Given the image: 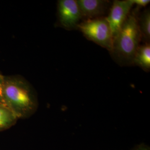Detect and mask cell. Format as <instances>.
I'll return each instance as SVG.
<instances>
[{"instance_id": "obj_1", "label": "cell", "mask_w": 150, "mask_h": 150, "mask_svg": "<svg viewBox=\"0 0 150 150\" xmlns=\"http://www.w3.org/2000/svg\"><path fill=\"white\" fill-rule=\"evenodd\" d=\"M4 96L6 106L18 119L28 118L38 110L36 92L20 75L5 76Z\"/></svg>"}, {"instance_id": "obj_2", "label": "cell", "mask_w": 150, "mask_h": 150, "mask_svg": "<svg viewBox=\"0 0 150 150\" xmlns=\"http://www.w3.org/2000/svg\"><path fill=\"white\" fill-rule=\"evenodd\" d=\"M141 36L139 24L134 15H129L113 42V50L118 57L132 61L139 47Z\"/></svg>"}, {"instance_id": "obj_3", "label": "cell", "mask_w": 150, "mask_h": 150, "mask_svg": "<svg viewBox=\"0 0 150 150\" xmlns=\"http://www.w3.org/2000/svg\"><path fill=\"white\" fill-rule=\"evenodd\" d=\"M77 27L85 37L113 52V38L106 18H96L83 22Z\"/></svg>"}, {"instance_id": "obj_4", "label": "cell", "mask_w": 150, "mask_h": 150, "mask_svg": "<svg viewBox=\"0 0 150 150\" xmlns=\"http://www.w3.org/2000/svg\"><path fill=\"white\" fill-rule=\"evenodd\" d=\"M133 5L132 0H116L113 1L110 13L106 18L112 32L113 41L128 17Z\"/></svg>"}, {"instance_id": "obj_5", "label": "cell", "mask_w": 150, "mask_h": 150, "mask_svg": "<svg viewBox=\"0 0 150 150\" xmlns=\"http://www.w3.org/2000/svg\"><path fill=\"white\" fill-rule=\"evenodd\" d=\"M58 15L61 25L67 30H72L79 25L82 15L76 0H59Z\"/></svg>"}, {"instance_id": "obj_6", "label": "cell", "mask_w": 150, "mask_h": 150, "mask_svg": "<svg viewBox=\"0 0 150 150\" xmlns=\"http://www.w3.org/2000/svg\"><path fill=\"white\" fill-rule=\"evenodd\" d=\"M82 16L93 18L102 15L107 8L108 2L105 0H77Z\"/></svg>"}, {"instance_id": "obj_7", "label": "cell", "mask_w": 150, "mask_h": 150, "mask_svg": "<svg viewBox=\"0 0 150 150\" xmlns=\"http://www.w3.org/2000/svg\"><path fill=\"white\" fill-rule=\"evenodd\" d=\"M134 64L141 67L143 70H150V45L146 43L139 47L132 61Z\"/></svg>"}, {"instance_id": "obj_8", "label": "cell", "mask_w": 150, "mask_h": 150, "mask_svg": "<svg viewBox=\"0 0 150 150\" xmlns=\"http://www.w3.org/2000/svg\"><path fill=\"white\" fill-rule=\"evenodd\" d=\"M18 120L8 107L0 105V131L10 129L17 123Z\"/></svg>"}, {"instance_id": "obj_9", "label": "cell", "mask_w": 150, "mask_h": 150, "mask_svg": "<svg viewBox=\"0 0 150 150\" xmlns=\"http://www.w3.org/2000/svg\"><path fill=\"white\" fill-rule=\"evenodd\" d=\"M139 30L146 40H150V10H146L142 15L140 23Z\"/></svg>"}, {"instance_id": "obj_10", "label": "cell", "mask_w": 150, "mask_h": 150, "mask_svg": "<svg viewBox=\"0 0 150 150\" xmlns=\"http://www.w3.org/2000/svg\"><path fill=\"white\" fill-rule=\"evenodd\" d=\"M5 83V76L0 73V105L7 107L6 105L4 96V89Z\"/></svg>"}, {"instance_id": "obj_11", "label": "cell", "mask_w": 150, "mask_h": 150, "mask_svg": "<svg viewBox=\"0 0 150 150\" xmlns=\"http://www.w3.org/2000/svg\"><path fill=\"white\" fill-rule=\"evenodd\" d=\"M134 4H136L139 6L145 7L150 2L149 0H132Z\"/></svg>"}, {"instance_id": "obj_12", "label": "cell", "mask_w": 150, "mask_h": 150, "mask_svg": "<svg viewBox=\"0 0 150 150\" xmlns=\"http://www.w3.org/2000/svg\"><path fill=\"white\" fill-rule=\"evenodd\" d=\"M132 150H150V149L148 146L145 145V144H142L137 146Z\"/></svg>"}]
</instances>
